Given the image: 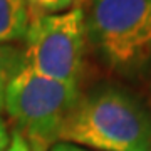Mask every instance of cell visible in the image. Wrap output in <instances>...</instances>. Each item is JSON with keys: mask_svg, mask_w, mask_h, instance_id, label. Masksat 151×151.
<instances>
[{"mask_svg": "<svg viewBox=\"0 0 151 151\" xmlns=\"http://www.w3.org/2000/svg\"><path fill=\"white\" fill-rule=\"evenodd\" d=\"M87 45L124 79L151 74V0H89Z\"/></svg>", "mask_w": 151, "mask_h": 151, "instance_id": "2", "label": "cell"}, {"mask_svg": "<svg viewBox=\"0 0 151 151\" xmlns=\"http://www.w3.org/2000/svg\"><path fill=\"white\" fill-rule=\"evenodd\" d=\"M24 67L22 49L10 44H0V113L5 108V94L10 81Z\"/></svg>", "mask_w": 151, "mask_h": 151, "instance_id": "6", "label": "cell"}, {"mask_svg": "<svg viewBox=\"0 0 151 151\" xmlns=\"http://www.w3.org/2000/svg\"><path fill=\"white\" fill-rule=\"evenodd\" d=\"M150 96H151V81H150Z\"/></svg>", "mask_w": 151, "mask_h": 151, "instance_id": "11", "label": "cell"}, {"mask_svg": "<svg viewBox=\"0 0 151 151\" xmlns=\"http://www.w3.org/2000/svg\"><path fill=\"white\" fill-rule=\"evenodd\" d=\"M81 96V86L49 79L24 65L10 81L5 108L14 131L49 150L59 143L60 129Z\"/></svg>", "mask_w": 151, "mask_h": 151, "instance_id": "3", "label": "cell"}, {"mask_svg": "<svg viewBox=\"0 0 151 151\" xmlns=\"http://www.w3.org/2000/svg\"><path fill=\"white\" fill-rule=\"evenodd\" d=\"M10 139H12V133L9 131V126L4 121V118L0 116V151H5L9 148Z\"/></svg>", "mask_w": 151, "mask_h": 151, "instance_id": "9", "label": "cell"}, {"mask_svg": "<svg viewBox=\"0 0 151 151\" xmlns=\"http://www.w3.org/2000/svg\"><path fill=\"white\" fill-rule=\"evenodd\" d=\"M49 151H91V150L77 145H70V143H55L54 146L49 148Z\"/></svg>", "mask_w": 151, "mask_h": 151, "instance_id": "10", "label": "cell"}, {"mask_svg": "<svg viewBox=\"0 0 151 151\" xmlns=\"http://www.w3.org/2000/svg\"><path fill=\"white\" fill-rule=\"evenodd\" d=\"M30 14L25 0H0V44H14L25 39Z\"/></svg>", "mask_w": 151, "mask_h": 151, "instance_id": "5", "label": "cell"}, {"mask_svg": "<svg viewBox=\"0 0 151 151\" xmlns=\"http://www.w3.org/2000/svg\"><path fill=\"white\" fill-rule=\"evenodd\" d=\"M86 49L84 9L35 17L24 39V65L49 79L81 86Z\"/></svg>", "mask_w": 151, "mask_h": 151, "instance_id": "4", "label": "cell"}, {"mask_svg": "<svg viewBox=\"0 0 151 151\" xmlns=\"http://www.w3.org/2000/svg\"><path fill=\"white\" fill-rule=\"evenodd\" d=\"M30 19L62 14L76 7V0H25Z\"/></svg>", "mask_w": 151, "mask_h": 151, "instance_id": "7", "label": "cell"}, {"mask_svg": "<svg viewBox=\"0 0 151 151\" xmlns=\"http://www.w3.org/2000/svg\"><path fill=\"white\" fill-rule=\"evenodd\" d=\"M5 151H49L42 146L35 145V143H30L27 138H24L20 133L17 131H12V139H10V145Z\"/></svg>", "mask_w": 151, "mask_h": 151, "instance_id": "8", "label": "cell"}, {"mask_svg": "<svg viewBox=\"0 0 151 151\" xmlns=\"http://www.w3.org/2000/svg\"><path fill=\"white\" fill-rule=\"evenodd\" d=\"M59 143L91 151H151V104L118 84L81 91Z\"/></svg>", "mask_w": 151, "mask_h": 151, "instance_id": "1", "label": "cell"}]
</instances>
